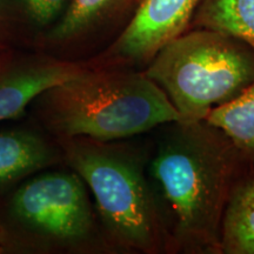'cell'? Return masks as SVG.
Wrapping results in <instances>:
<instances>
[{"label":"cell","mask_w":254,"mask_h":254,"mask_svg":"<svg viewBox=\"0 0 254 254\" xmlns=\"http://www.w3.org/2000/svg\"><path fill=\"white\" fill-rule=\"evenodd\" d=\"M200 0H140L100 66L147 65L158 51L190 28Z\"/></svg>","instance_id":"obj_6"},{"label":"cell","mask_w":254,"mask_h":254,"mask_svg":"<svg viewBox=\"0 0 254 254\" xmlns=\"http://www.w3.org/2000/svg\"><path fill=\"white\" fill-rule=\"evenodd\" d=\"M39 98L47 126L63 139L124 140L179 122L166 94L133 67L84 66Z\"/></svg>","instance_id":"obj_3"},{"label":"cell","mask_w":254,"mask_h":254,"mask_svg":"<svg viewBox=\"0 0 254 254\" xmlns=\"http://www.w3.org/2000/svg\"><path fill=\"white\" fill-rule=\"evenodd\" d=\"M179 114V122L206 119L254 82V49L237 38L190 28L171 40L144 71Z\"/></svg>","instance_id":"obj_4"},{"label":"cell","mask_w":254,"mask_h":254,"mask_svg":"<svg viewBox=\"0 0 254 254\" xmlns=\"http://www.w3.org/2000/svg\"><path fill=\"white\" fill-rule=\"evenodd\" d=\"M190 28L220 32L254 49V0H200Z\"/></svg>","instance_id":"obj_10"},{"label":"cell","mask_w":254,"mask_h":254,"mask_svg":"<svg viewBox=\"0 0 254 254\" xmlns=\"http://www.w3.org/2000/svg\"><path fill=\"white\" fill-rule=\"evenodd\" d=\"M11 209L23 226L51 245L80 249L97 240L112 250L98 231L86 185L75 172L32 178L14 193Z\"/></svg>","instance_id":"obj_5"},{"label":"cell","mask_w":254,"mask_h":254,"mask_svg":"<svg viewBox=\"0 0 254 254\" xmlns=\"http://www.w3.org/2000/svg\"><path fill=\"white\" fill-rule=\"evenodd\" d=\"M205 120L220 128L254 164V82L236 99L212 110Z\"/></svg>","instance_id":"obj_11"},{"label":"cell","mask_w":254,"mask_h":254,"mask_svg":"<svg viewBox=\"0 0 254 254\" xmlns=\"http://www.w3.org/2000/svg\"><path fill=\"white\" fill-rule=\"evenodd\" d=\"M84 66L57 59H39L0 69V122L24 113L44 92L80 72Z\"/></svg>","instance_id":"obj_7"},{"label":"cell","mask_w":254,"mask_h":254,"mask_svg":"<svg viewBox=\"0 0 254 254\" xmlns=\"http://www.w3.org/2000/svg\"><path fill=\"white\" fill-rule=\"evenodd\" d=\"M25 13L37 26L53 24L65 12L68 0H21Z\"/></svg>","instance_id":"obj_13"},{"label":"cell","mask_w":254,"mask_h":254,"mask_svg":"<svg viewBox=\"0 0 254 254\" xmlns=\"http://www.w3.org/2000/svg\"><path fill=\"white\" fill-rule=\"evenodd\" d=\"M4 241H5L4 232H2L1 228H0V252H1V250H2V244H4Z\"/></svg>","instance_id":"obj_14"},{"label":"cell","mask_w":254,"mask_h":254,"mask_svg":"<svg viewBox=\"0 0 254 254\" xmlns=\"http://www.w3.org/2000/svg\"><path fill=\"white\" fill-rule=\"evenodd\" d=\"M53 160V150L36 133L0 132V186L37 172Z\"/></svg>","instance_id":"obj_9"},{"label":"cell","mask_w":254,"mask_h":254,"mask_svg":"<svg viewBox=\"0 0 254 254\" xmlns=\"http://www.w3.org/2000/svg\"><path fill=\"white\" fill-rule=\"evenodd\" d=\"M220 254H254V164L228 196L220 225Z\"/></svg>","instance_id":"obj_8"},{"label":"cell","mask_w":254,"mask_h":254,"mask_svg":"<svg viewBox=\"0 0 254 254\" xmlns=\"http://www.w3.org/2000/svg\"><path fill=\"white\" fill-rule=\"evenodd\" d=\"M163 127L148 171L166 209L172 250L219 254L228 196L253 164L205 119Z\"/></svg>","instance_id":"obj_1"},{"label":"cell","mask_w":254,"mask_h":254,"mask_svg":"<svg viewBox=\"0 0 254 254\" xmlns=\"http://www.w3.org/2000/svg\"><path fill=\"white\" fill-rule=\"evenodd\" d=\"M63 145L69 166L94 196L101 231L114 252L172 251L166 209L141 148L84 136L63 139Z\"/></svg>","instance_id":"obj_2"},{"label":"cell","mask_w":254,"mask_h":254,"mask_svg":"<svg viewBox=\"0 0 254 254\" xmlns=\"http://www.w3.org/2000/svg\"><path fill=\"white\" fill-rule=\"evenodd\" d=\"M134 0H68L65 12L51 31L57 43L68 41L85 34L113 18Z\"/></svg>","instance_id":"obj_12"}]
</instances>
